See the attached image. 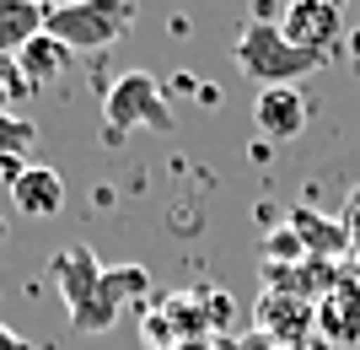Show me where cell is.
Masks as SVG:
<instances>
[{"instance_id": "obj_1", "label": "cell", "mask_w": 360, "mask_h": 350, "mask_svg": "<svg viewBox=\"0 0 360 350\" xmlns=\"http://www.w3.org/2000/svg\"><path fill=\"white\" fill-rule=\"evenodd\" d=\"M231 60H237V70L248 81H253L258 92H269V87H290V81L301 76H312V70H323V54H307V49H296L280 32V22H242L237 32V44H231Z\"/></svg>"}, {"instance_id": "obj_9", "label": "cell", "mask_w": 360, "mask_h": 350, "mask_svg": "<svg viewBox=\"0 0 360 350\" xmlns=\"http://www.w3.org/2000/svg\"><path fill=\"white\" fill-rule=\"evenodd\" d=\"M258 329L274 335L280 345H296L307 329H317V307L296 291H269V296H258Z\"/></svg>"}, {"instance_id": "obj_14", "label": "cell", "mask_w": 360, "mask_h": 350, "mask_svg": "<svg viewBox=\"0 0 360 350\" xmlns=\"http://www.w3.org/2000/svg\"><path fill=\"white\" fill-rule=\"evenodd\" d=\"M339 227H345V237L360 248V189H349V199H345V221H339Z\"/></svg>"}, {"instance_id": "obj_11", "label": "cell", "mask_w": 360, "mask_h": 350, "mask_svg": "<svg viewBox=\"0 0 360 350\" xmlns=\"http://www.w3.org/2000/svg\"><path fill=\"white\" fill-rule=\"evenodd\" d=\"M44 16H49V6H38V0H0V54L16 60L44 32Z\"/></svg>"}, {"instance_id": "obj_10", "label": "cell", "mask_w": 360, "mask_h": 350, "mask_svg": "<svg viewBox=\"0 0 360 350\" xmlns=\"http://www.w3.org/2000/svg\"><path fill=\"white\" fill-rule=\"evenodd\" d=\"M70 65H75V54L60 44V38H49V32H38V38L16 54V70L27 76V87H54Z\"/></svg>"}, {"instance_id": "obj_2", "label": "cell", "mask_w": 360, "mask_h": 350, "mask_svg": "<svg viewBox=\"0 0 360 350\" xmlns=\"http://www.w3.org/2000/svg\"><path fill=\"white\" fill-rule=\"evenodd\" d=\"M135 6L129 0H75V6H49L44 16V32L49 38H60L70 54L81 49H108L119 44L124 27H135Z\"/></svg>"}, {"instance_id": "obj_12", "label": "cell", "mask_w": 360, "mask_h": 350, "mask_svg": "<svg viewBox=\"0 0 360 350\" xmlns=\"http://www.w3.org/2000/svg\"><path fill=\"white\" fill-rule=\"evenodd\" d=\"M32 140H38L32 119H22V113H0V162H22V156L32 151Z\"/></svg>"}, {"instance_id": "obj_5", "label": "cell", "mask_w": 360, "mask_h": 350, "mask_svg": "<svg viewBox=\"0 0 360 350\" xmlns=\"http://www.w3.org/2000/svg\"><path fill=\"white\" fill-rule=\"evenodd\" d=\"M280 32H285L296 49H307V54H323V60H328L333 44H339V32H345V16H339V6H333V0H290Z\"/></svg>"}, {"instance_id": "obj_6", "label": "cell", "mask_w": 360, "mask_h": 350, "mask_svg": "<svg viewBox=\"0 0 360 350\" xmlns=\"http://www.w3.org/2000/svg\"><path fill=\"white\" fill-rule=\"evenodd\" d=\"M6 178H11V205L27 221H49V215H60L65 211V178L54 168H44V162H6Z\"/></svg>"}, {"instance_id": "obj_3", "label": "cell", "mask_w": 360, "mask_h": 350, "mask_svg": "<svg viewBox=\"0 0 360 350\" xmlns=\"http://www.w3.org/2000/svg\"><path fill=\"white\" fill-rule=\"evenodd\" d=\"M49 275H54V286H60V296H65L70 329H81V335H97V291H103V259H97L91 248L70 243V248H60V254H54Z\"/></svg>"}, {"instance_id": "obj_15", "label": "cell", "mask_w": 360, "mask_h": 350, "mask_svg": "<svg viewBox=\"0 0 360 350\" xmlns=\"http://www.w3.org/2000/svg\"><path fill=\"white\" fill-rule=\"evenodd\" d=\"M0 350H32V345L16 335V329H6V323H0Z\"/></svg>"}, {"instance_id": "obj_13", "label": "cell", "mask_w": 360, "mask_h": 350, "mask_svg": "<svg viewBox=\"0 0 360 350\" xmlns=\"http://www.w3.org/2000/svg\"><path fill=\"white\" fill-rule=\"evenodd\" d=\"M27 76H22V70H16V60L11 54H0V113H11V103L16 97H27Z\"/></svg>"}, {"instance_id": "obj_8", "label": "cell", "mask_w": 360, "mask_h": 350, "mask_svg": "<svg viewBox=\"0 0 360 350\" xmlns=\"http://www.w3.org/2000/svg\"><path fill=\"white\" fill-rule=\"evenodd\" d=\"M253 124L264 130L269 140H296L301 130H307V97H301L296 87H269L253 97Z\"/></svg>"}, {"instance_id": "obj_4", "label": "cell", "mask_w": 360, "mask_h": 350, "mask_svg": "<svg viewBox=\"0 0 360 350\" xmlns=\"http://www.w3.org/2000/svg\"><path fill=\"white\" fill-rule=\"evenodd\" d=\"M103 119H108V130H119V135L124 130H172V108H167L156 76L129 70V76H119L113 87H108Z\"/></svg>"}, {"instance_id": "obj_7", "label": "cell", "mask_w": 360, "mask_h": 350, "mask_svg": "<svg viewBox=\"0 0 360 350\" xmlns=\"http://www.w3.org/2000/svg\"><path fill=\"white\" fill-rule=\"evenodd\" d=\"M317 329H323L333 345H360V270L355 264H345V270L333 275V291H323Z\"/></svg>"}, {"instance_id": "obj_16", "label": "cell", "mask_w": 360, "mask_h": 350, "mask_svg": "<svg viewBox=\"0 0 360 350\" xmlns=\"http://www.w3.org/2000/svg\"><path fill=\"white\" fill-rule=\"evenodd\" d=\"M345 54H349V65H355V70H360V27H355V32H349V38H345Z\"/></svg>"}]
</instances>
